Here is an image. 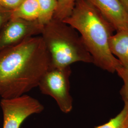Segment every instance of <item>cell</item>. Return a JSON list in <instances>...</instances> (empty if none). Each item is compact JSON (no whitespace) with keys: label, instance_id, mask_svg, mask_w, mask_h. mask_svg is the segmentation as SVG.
<instances>
[{"label":"cell","instance_id":"6da1fadb","mask_svg":"<svg viewBox=\"0 0 128 128\" xmlns=\"http://www.w3.org/2000/svg\"><path fill=\"white\" fill-rule=\"evenodd\" d=\"M50 58L41 36L32 37L0 51V96L12 99L38 87L50 67Z\"/></svg>","mask_w":128,"mask_h":128},{"label":"cell","instance_id":"7a4b0ae2","mask_svg":"<svg viewBox=\"0 0 128 128\" xmlns=\"http://www.w3.org/2000/svg\"><path fill=\"white\" fill-rule=\"evenodd\" d=\"M63 22L79 33L96 66L114 74L122 66L109 48L114 28L86 0H76L72 14Z\"/></svg>","mask_w":128,"mask_h":128},{"label":"cell","instance_id":"3957f363","mask_svg":"<svg viewBox=\"0 0 128 128\" xmlns=\"http://www.w3.org/2000/svg\"><path fill=\"white\" fill-rule=\"evenodd\" d=\"M41 35L50 56L51 66L64 68L76 62L93 64L79 33L63 21L52 18L44 26Z\"/></svg>","mask_w":128,"mask_h":128},{"label":"cell","instance_id":"277c9868","mask_svg":"<svg viewBox=\"0 0 128 128\" xmlns=\"http://www.w3.org/2000/svg\"><path fill=\"white\" fill-rule=\"evenodd\" d=\"M70 66L64 68L51 66L43 76L38 87L41 92L52 97L60 110L68 114L73 109V98L70 92Z\"/></svg>","mask_w":128,"mask_h":128},{"label":"cell","instance_id":"5b68a950","mask_svg":"<svg viewBox=\"0 0 128 128\" xmlns=\"http://www.w3.org/2000/svg\"><path fill=\"white\" fill-rule=\"evenodd\" d=\"M0 105L3 114L2 128H20L28 117L41 113L44 109L37 99L27 94L12 99H2Z\"/></svg>","mask_w":128,"mask_h":128},{"label":"cell","instance_id":"8992f818","mask_svg":"<svg viewBox=\"0 0 128 128\" xmlns=\"http://www.w3.org/2000/svg\"><path fill=\"white\" fill-rule=\"evenodd\" d=\"M43 27L38 20L29 21L12 18L0 30V51L41 34Z\"/></svg>","mask_w":128,"mask_h":128},{"label":"cell","instance_id":"52a82bcc","mask_svg":"<svg viewBox=\"0 0 128 128\" xmlns=\"http://www.w3.org/2000/svg\"><path fill=\"white\" fill-rule=\"evenodd\" d=\"M114 28L116 32H128V12L120 0H86Z\"/></svg>","mask_w":128,"mask_h":128},{"label":"cell","instance_id":"ba28073f","mask_svg":"<svg viewBox=\"0 0 128 128\" xmlns=\"http://www.w3.org/2000/svg\"><path fill=\"white\" fill-rule=\"evenodd\" d=\"M109 46L110 52L122 65L128 66V32H116L110 38Z\"/></svg>","mask_w":128,"mask_h":128},{"label":"cell","instance_id":"9c48e42d","mask_svg":"<svg viewBox=\"0 0 128 128\" xmlns=\"http://www.w3.org/2000/svg\"><path fill=\"white\" fill-rule=\"evenodd\" d=\"M39 8L37 0H24L16 10L12 12V17L34 21L38 20Z\"/></svg>","mask_w":128,"mask_h":128},{"label":"cell","instance_id":"30bf717a","mask_svg":"<svg viewBox=\"0 0 128 128\" xmlns=\"http://www.w3.org/2000/svg\"><path fill=\"white\" fill-rule=\"evenodd\" d=\"M39 8L38 22L43 26L53 18L58 6L57 0H37Z\"/></svg>","mask_w":128,"mask_h":128},{"label":"cell","instance_id":"8fae6325","mask_svg":"<svg viewBox=\"0 0 128 128\" xmlns=\"http://www.w3.org/2000/svg\"><path fill=\"white\" fill-rule=\"evenodd\" d=\"M94 128H128V104H124L119 114L108 122Z\"/></svg>","mask_w":128,"mask_h":128},{"label":"cell","instance_id":"7c38bea8","mask_svg":"<svg viewBox=\"0 0 128 128\" xmlns=\"http://www.w3.org/2000/svg\"><path fill=\"white\" fill-rule=\"evenodd\" d=\"M76 0H57L58 6L53 18L63 21L71 14Z\"/></svg>","mask_w":128,"mask_h":128},{"label":"cell","instance_id":"4fadbf2b","mask_svg":"<svg viewBox=\"0 0 128 128\" xmlns=\"http://www.w3.org/2000/svg\"><path fill=\"white\" fill-rule=\"evenodd\" d=\"M124 82L120 93L124 104H128V66H120L116 71Z\"/></svg>","mask_w":128,"mask_h":128},{"label":"cell","instance_id":"5bb4252c","mask_svg":"<svg viewBox=\"0 0 128 128\" xmlns=\"http://www.w3.org/2000/svg\"><path fill=\"white\" fill-rule=\"evenodd\" d=\"M24 0H1L0 6L5 9L12 12L16 9Z\"/></svg>","mask_w":128,"mask_h":128},{"label":"cell","instance_id":"9a60e30c","mask_svg":"<svg viewBox=\"0 0 128 128\" xmlns=\"http://www.w3.org/2000/svg\"><path fill=\"white\" fill-rule=\"evenodd\" d=\"M12 17V12L5 9L0 6V30Z\"/></svg>","mask_w":128,"mask_h":128},{"label":"cell","instance_id":"2e32d148","mask_svg":"<svg viewBox=\"0 0 128 128\" xmlns=\"http://www.w3.org/2000/svg\"><path fill=\"white\" fill-rule=\"evenodd\" d=\"M122 4H123L124 6L125 7V9L127 10L128 12V0H120Z\"/></svg>","mask_w":128,"mask_h":128},{"label":"cell","instance_id":"e0dca14e","mask_svg":"<svg viewBox=\"0 0 128 128\" xmlns=\"http://www.w3.org/2000/svg\"><path fill=\"white\" fill-rule=\"evenodd\" d=\"M0 1H1V0H0Z\"/></svg>","mask_w":128,"mask_h":128},{"label":"cell","instance_id":"ac0fdd59","mask_svg":"<svg viewBox=\"0 0 128 128\" xmlns=\"http://www.w3.org/2000/svg\"></svg>","mask_w":128,"mask_h":128}]
</instances>
